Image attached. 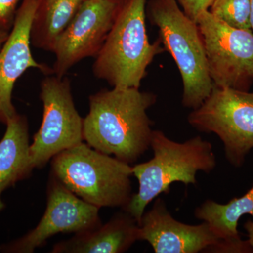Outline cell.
Returning <instances> with one entry per match:
<instances>
[{
	"mask_svg": "<svg viewBox=\"0 0 253 253\" xmlns=\"http://www.w3.org/2000/svg\"><path fill=\"white\" fill-rule=\"evenodd\" d=\"M51 174L98 208H124L132 196V167L82 142L51 159Z\"/></svg>",
	"mask_w": 253,
	"mask_h": 253,
	"instance_id": "cell-4",
	"label": "cell"
},
{
	"mask_svg": "<svg viewBox=\"0 0 253 253\" xmlns=\"http://www.w3.org/2000/svg\"><path fill=\"white\" fill-rule=\"evenodd\" d=\"M245 229L247 231L248 236H249V239L250 244L251 247L253 249V221L248 220L246 221L244 225Z\"/></svg>",
	"mask_w": 253,
	"mask_h": 253,
	"instance_id": "cell-20",
	"label": "cell"
},
{
	"mask_svg": "<svg viewBox=\"0 0 253 253\" xmlns=\"http://www.w3.org/2000/svg\"><path fill=\"white\" fill-rule=\"evenodd\" d=\"M150 148L154 157L132 167L139 190L122 209L138 224L148 205L160 195L169 194L173 183L196 185L199 171L209 174L217 166L212 145L201 136L179 143L169 139L162 131L154 130Z\"/></svg>",
	"mask_w": 253,
	"mask_h": 253,
	"instance_id": "cell-2",
	"label": "cell"
},
{
	"mask_svg": "<svg viewBox=\"0 0 253 253\" xmlns=\"http://www.w3.org/2000/svg\"><path fill=\"white\" fill-rule=\"evenodd\" d=\"M146 13L180 73L183 106L197 109L214 87L197 23L184 14L175 0H151Z\"/></svg>",
	"mask_w": 253,
	"mask_h": 253,
	"instance_id": "cell-5",
	"label": "cell"
},
{
	"mask_svg": "<svg viewBox=\"0 0 253 253\" xmlns=\"http://www.w3.org/2000/svg\"><path fill=\"white\" fill-rule=\"evenodd\" d=\"M213 84L249 91L253 83V32L231 27L209 10L197 21Z\"/></svg>",
	"mask_w": 253,
	"mask_h": 253,
	"instance_id": "cell-8",
	"label": "cell"
},
{
	"mask_svg": "<svg viewBox=\"0 0 253 253\" xmlns=\"http://www.w3.org/2000/svg\"><path fill=\"white\" fill-rule=\"evenodd\" d=\"M121 8L109 0H83L55 44L52 75L64 77L82 60L96 57Z\"/></svg>",
	"mask_w": 253,
	"mask_h": 253,
	"instance_id": "cell-10",
	"label": "cell"
},
{
	"mask_svg": "<svg viewBox=\"0 0 253 253\" xmlns=\"http://www.w3.org/2000/svg\"><path fill=\"white\" fill-rule=\"evenodd\" d=\"M9 33L7 32L0 31V49L2 47L3 44L9 38Z\"/></svg>",
	"mask_w": 253,
	"mask_h": 253,
	"instance_id": "cell-21",
	"label": "cell"
},
{
	"mask_svg": "<svg viewBox=\"0 0 253 253\" xmlns=\"http://www.w3.org/2000/svg\"><path fill=\"white\" fill-rule=\"evenodd\" d=\"M20 1L21 0H0V31L9 33L12 29Z\"/></svg>",
	"mask_w": 253,
	"mask_h": 253,
	"instance_id": "cell-18",
	"label": "cell"
},
{
	"mask_svg": "<svg viewBox=\"0 0 253 253\" xmlns=\"http://www.w3.org/2000/svg\"><path fill=\"white\" fill-rule=\"evenodd\" d=\"M251 26L253 32V0H251Z\"/></svg>",
	"mask_w": 253,
	"mask_h": 253,
	"instance_id": "cell-23",
	"label": "cell"
},
{
	"mask_svg": "<svg viewBox=\"0 0 253 253\" xmlns=\"http://www.w3.org/2000/svg\"><path fill=\"white\" fill-rule=\"evenodd\" d=\"M157 101L140 88L113 87L89 96L83 139L93 149L131 164L151 146L153 122L147 111Z\"/></svg>",
	"mask_w": 253,
	"mask_h": 253,
	"instance_id": "cell-1",
	"label": "cell"
},
{
	"mask_svg": "<svg viewBox=\"0 0 253 253\" xmlns=\"http://www.w3.org/2000/svg\"><path fill=\"white\" fill-rule=\"evenodd\" d=\"M42 121L30 144L28 170L45 166L65 150L83 142V118L75 106L71 82L48 75L41 84Z\"/></svg>",
	"mask_w": 253,
	"mask_h": 253,
	"instance_id": "cell-7",
	"label": "cell"
},
{
	"mask_svg": "<svg viewBox=\"0 0 253 253\" xmlns=\"http://www.w3.org/2000/svg\"><path fill=\"white\" fill-rule=\"evenodd\" d=\"M209 11L231 27L251 29V0H214Z\"/></svg>",
	"mask_w": 253,
	"mask_h": 253,
	"instance_id": "cell-17",
	"label": "cell"
},
{
	"mask_svg": "<svg viewBox=\"0 0 253 253\" xmlns=\"http://www.w3.org/2000/svg\"><path fill=\"white\" fill-rule=\"evenodd\" d=\"M99 208L81 199L52 174L47 188V204L44 215L35 229L26 235L1 245L0 251L32 253L58 234H79L102 224Z\"/></svg>",
	"mask_w": 253,
	"mask_h": 253,
	"instance_id": "cell-9",
	"label": "cell"
},
{
	"mask_svg": "<svg viewBox=\"0 0 253 253\" xmlns=\"http://www.w3.org/2000/svg\"><path fill=\"white\" fill-rule=\"evenodd\" d=\"M83 0H38L32 19L31 46L53 52L56 41L66 29Z\"/></svg>",
	"mask_w": 253,
	"mask_h": 253,
	"instance_id": "cell-16",
	"label": "cell"
},
{
	"mask_svg": "<svg viewBox=\"0 0 253 253\" xmlns=\"http://www.w3.org/2000/svg\"><path fill=\"white\" fill-rule=\"evenodd\" d=\"M38 0H22L9 38L0 49V123L6 125L17 113L12 103V92L18 78L30 68H37L46 76L52 70L33 58L30 31Z\"/></svg>",
	"mask_w": 253,
	"mask_h": 253,
	"instance_id": "cell-12",
	"label": "cell"
},
{
	"mask_svg": "<svg viewBox=\"0 0 253 253\" xmlns=\"http://www.w3.org/2000/svg\"><path fill=\"white\" fill-rule=\"evenodd\" d=\"M109 1L118 5V6H121V7H123L129 0H109Z\"/></svg>",
	"mask_w": 253,
	"mask_h": 253,
	"instance_id": "cell-22",
	"label": "cell"
},
{
	"mask_svg": "<svg viewBox=\"0 0 253 253\" xmlns=\"http://www.w3.org/2000/svg\"><path fill=\"white\" fill-rule=\"evenodd\" d=\"M181 9L192 21L197 23L203 13L209 10L214 0H175Z\"/></svg>",
	"mask_w": 253,
	"mask_h": 253,
	"instance_id": "cell-19",
	"label": "cell"
},
{
	"mask_svg": "<svg viewBox=\"0 0 253 253\" xmlns=\"http://www.w3.org/2000/svg\"><path fill=\"white\" fill-rule=\"evenodd\" d=\"M138 240L147 241L156 253H224L222 241L207 223L189 225L176 220L161 198L143 214Z\"/></svg>",
	"mask_w": 253,
	"mask_h": 253,
	"instance_id": "cell-11",
	"label": "cell"
},
{
	"mask_svg": "<svg viewBox=\"0 0 253 253\" xmlns=\"http://www.w3.org/2000/svg\"><path fill=\"white\" fill-rule=\"evenodd\" d=\"M188 122L197 130L215 134L226 160L241 167L253 149V92L214 86L204 103L189 113Z\"/></svg>",
	"mask_w": 253,
	"mask_h": 253,
	"instance_id": "cell-6",
	"label": "cell"
},
{
	"mask_svg": "<svg viewBox=\"0 0 253 253\" xmlns=\"http://www.w3.org/2000/svg\"><path fill=\"white\" fill-rule=\"evenodd\" d=\"M146 4L147 0H129L121 8L95 57V77L113 87L139 89L154 58L166 51L160 38L150 42Z\"/></svg>",
	"mask_w": 253,
	"mask_h": 253,
	"instance_id": "cell-3",
	"label": "cell"
},
{
	"mask_svg": "<svg viewBox=\"0 0 253 253\" xmlns=\"http://www.w3.org/2000/svg\"><path fill=\"white\" fill-rule=\"evenodd\" d=\"M6 126V130L0 141V212L5 208L2 193L31 174L28 167L30 143L27 118L16 113Z\"/></svg>",
	"mask_w": 253,
	"mask_h": 253,
	"instance_id": "cell-15",
	"label": "cell"
},
{
	"mask_svg": "<svg viewBox=\"0 0 253 253\" xmlns=\"http://www.w3.org/2000/svg\"><path fill=\"white\" fill-rule=\"evenodd\" d=\"M139 224L123 211L106 224L55 244L52 253H122L138 240Z\"/></svg>",
	"mask_w": 253,
	"mask_h": 253,
	"instance_id": "cell-13",
	"label": "cell"
},
{
	"mask_svg": "<svg viewBox=\"0 0 253 253\" xmlns=\"http://www.w3.org/2000/svg\"><path fill=\"white\" fill-rule=\"evenodd\" d=\"M194 214L197 219L207 223L222 241L224 253H253L249 241H243L238 231L241 217L250 214L253 217V185L244 196L234 198L226 204L206 200L196 208Z\"/></svg>",
	"mask_w": 253,
	"mask_h": 253,
	"instance_id": "cell-14",
	"label": "cell"
}]
</instances>
